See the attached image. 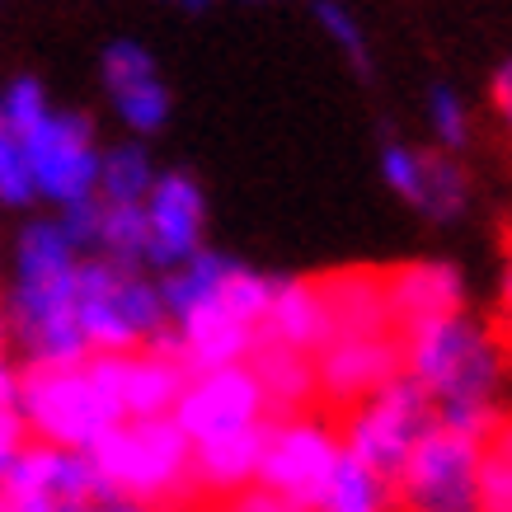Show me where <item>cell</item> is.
<instances>
[{
    "label": "cell",
    "instance_id": "6da1fadb",
    "mask_svg": "<svg viewBox=\"0 0 512 512\" xmlns=\"http://www.w3.org/2000/svg\"><path fill=\"white\" fill-rule=\"evenodd\" d=\"M76 273H80V249L66 240L57 221H29L19 231L10 329L24 343L29 367L90 357L85 334L76 325Z\"/></svg>",
    "mask_w": 512,
    "mask_h": 512
},
{
    "label": "cell",
    "instance_id": "7a4b0ae2",
    "mask_svg": "<svg viewBox=\"0 0 512 512\" xmlns=\"http://www.w3.org/2000/svg\"><path fill=\"white\" fill-rule=\"evenodd\" d=\"M19 414L33 442L90 451L99 437L123 423L118 400V353H90L80 362L29 367L19 376Z\"/></svg>",
    "mask_w": 512,
    "mask_h": 512
},
{
    "label": "cell",
    "instance_id": "3957f363",
    "mask_svg": "<svg viewBox=\"0 0 512 512\" xmlns=\"http://www.w3.org/2000/svg\"><path fill=\"white\" fill-rule=\"evenodd\" d=\"M85 456L104 498L151 512L193 503V442L174 419H123Z\"/></svg>",
    "mask_w": 512,
    "mask_h": 512
},
{
    "label": "cell",
    "instance_id": "277c9868",
    "mask_svg": "<svg viewBox=\"0 0 512 512\" xmlns=\"http://www.w3.org/2000/svg\"><path fill=\"white\" fill-rule=\"evenodd\" d=\"M404 376L433 400V414L461 404H498L503 348L461 311L404 334Z\"/></svg>",
    "mask_w": 512,
    "mask_h": 512
},
{
    "label": "cell",
    "instance_id": "5b68a950",
    "mask_svg": "<svg viewBox=\"0 0 512 512\" xmlns=\"http://www.w3.org/2000/svg\"><path fill=\"white\" fill-rule=\"evenodd\" d=\"M76 325L90 353H132L170 329L160 282L109 259H80L76 273Z\"/></svg>",
    "mask_w": 512,
    "mask_h": 512
},
{
    "label": "cell",
    "instance_id": "8992f818",
    "mask_svg": "<svg viewBox=\"0 0 512 512\" xmlns=\"http://www.w3.org/2000/svg\"><path fill=\"white\" fill-rule=\"evenodd\" d=\"M343 456V437L334 423L315 414H287L268 419L264 456H259V489L282 498L296 512H315L329 475Z\"/></svg>",
    "mask_w": 512,
    "mask_h": 512
},
{
    "label": "cell",
    "instance_id": "52a82bcc",
    "mask_svg": "<svg viewBox=\"0 0 512 512\" xmlns=\"http://www.w3.org/2000/svg\"><path fill=\"white\" fill-rule=\"evenodd\" d=\"M433 428V400L423 395L409 376H395L390 386H381L376 395L357 400L343 409V451L357 456L362 466H372L376 475L395 480L400 466L409 461V451L423 433Z\"/></svg>",
    "mask_w": 512,
    "mask_h": 512
},
{
    "label": "cell",
    "instance_id": "ba28073f",
    "mask_svg": "<svg viewBox=\"0 0 512 512\" xmlns=\"http://www.w3.org/2000/svg\"><path fill=\"white\" fill-rule=\"evenodd\" d=\"M480 451L484 442L451 433L433 419V428L414 442L400 475L390 480L395 512H480V498H475Z\"/></svg>",
    "mask_w": 512,
    "mask_h": 512
},
{
    "label": "cell",
    "instance_id": "9c48e42d",
    "mask_svg": "<svg viewBox=\"0 0 512 512\" xmlns=\"http://www.w3.org/2000/svg\"><path fill=\"white\" fill-rule=\"evenodd\" d=\"M24 146V165L33 179V198H47L57 207L85 202L99 193V141H94V123L85 113H47L29 137H19Z\"/></svg>",
    "mask_w": 512,
    "mask_h": 512
},
{
    "label": "cell",
    "instance_id": "30bf717a",
    "mask_svg": "<svg viewBox=\"0 0 512 512\" xmlns=\"http://www.w3.org/2000/svg\"><path fill=\"white\" fill-rule=\"evenodd\" d=\"M174 423L188 442H207L221 433H240V428H259L268 423L264 390L249 372V362L217 367V372H193L184 395L174 404Z\"/></svg>",
    "mask_w": 512,
    "mask_h": 512
},
{
    "label": "cell",
    "instance_id": "8fae6325",
    "mask_svg": "<svg viewBox=\"0 0 512 512\" xmlns=\"http://www.w3.org/2000/svg\"><path fill=\"white\" fill-rule=\"evenodd\" d=\"M146 264L170 273L188 264L202 249V226H207V198L193 174L170 170L156 174V184L146 193Z\"/></svg>",
    "mask_w": 512,
    "mask_h": 512
},
{
    "label": "cell",
    "instance_id": "7c38bea8",
    "mask_svg": "<svg viewBox=\"0 0 512 512\" xmlns=\"http://www.w3.org/2000/svg\"><path fill=\"white\" fill-rule=\"evenodd\" d=\"M404 376V339L400 334H372V339H329L315 353V390L320 400L348 404L367 400L381 386Z\"/></svg>",
    "mask_w": 512,
    "mask_h": 512
},
{
    "label": "cell",
    "instance_id": "4fadbf2b",
    "mask_svg": "<svg viewBox=\"0 0 512 512\" xmlns=\"http://www.w3.org/2000/svg\"><path fill=\"white\" fill-rule=\"evenodd\" d=\"M386 306L390 325L404 339L433 320L466 311V278L447 259H414V264H400L386 273Z\"/></svg>",
    "mask_w": 512,
    "mask_h": 512
},
{
    "label": "cell",
    "instance_id": "5bb4252c",
    "mask_svg": "<svg viewBox=\"0 0 512 512\" xmlns=\"http://www.w3.org/2000/svg\"><path fill=\"white\" fill-rule=\"evenodd\" d=\"M0 489L19 498H52V503H66L76 512H90L94 503H104L90 456L71 447H52V442H29L15 470L0 480Z\"/></svg>",
    "mask_w": 512,
    "mask_h": 512
},
{
    "label": "cell",
    "instance_id": "9a60e30c",
    "mask_svg": "<svg viewBox=\"0 0 512 512\" xmlns=\"http://www.w3.org/2000/svg\"><path fill=\"white\" fill-rule=\"evenodd\" d=\"M188 386V367L174 353V334L165 329L146 348L118 353V400L123 419H170Z\"/></svg>",
    "mask_w": 512,
    "mask_h": 512
},
{
    "label": "cell",
    "instance_id": "2e32d148",
    "mask_svg": "<svg viewBox=\"0 0 512 512\" xmlns=\"http://www.w3.org/2000/svg\"><path fill=\"white\" fill-rule=\"evenodd\" d=\"M264 428L268 423L193 442V503H231L235 494L259 484Z\"/></svg>",
    "mask_w": 512,
    "mask_h": 512
},
{
    "label": "cell",
    "instance_id": "e0dca14e",
    "mask_svg": "<svg viewBox=\"0 0 512 512\" xmlns=\"http://www.w3.org/2000/svg\"><path fill=\"white\" fill-rule=\"evenodd\" d=\"M320 292H325V311H329V339L395 334V325H390V306H386V273L343 268V273L320 278Z\"/></svg>",
    "mask_w": 512,
    "mask_h": 512
},
{
    "label": "cell",
    "instance_id": "ac0fdd59",
    "mask_svg": "<svg viewBox=\"0 0 512 512\" xmlns=\"http://www.w3.org/2000/svg\"><path fill=\"white\" fill-rule=\"evenodd\" d=\"M259 339L296 348V353H320L329 339V311L320 278H278L273 282V301L259 325Z\"/></svg>",
    "mask_w": 512,
    "mask_h": 512
},
{
    "label": "cell",
    "instance_id": "d6986e66",
    "mask_svg": "<svg viewBox=\"0 0 512 512\" xmlns=\"http://www.w3.org/2000/svg\"><path fill=\"white\" fill-rule=\"evenodd\" d=\"M249 372L264 390L268 419H287V414H311V404L320 400L315 390V357L282 348V343L259 339L249 353Z\"/></svg>",
    "mask_w": 512,
    "mask_h": 512
},
{
    "label": "cell",
    "instance_id": "ffe728a7",
    "mask_svg": "<svg viewBox=\"0 0 512 512\" xmlns=\"http://www.w3.org/2000/svg\"><path fill=\"white\" fill-rule=\"evenodd\" d=\"M315 512H395V489L386 475H376L372 466H362L357 456L343 451Z\"/></svg>",
    "mask_w": 512,
    "mask_h": 512
},
{
    "label": "cell",
    "instance_id": "44dd1931",
    "mask_svg": "<svg viewBox=\"0 0 512 512\" xmlns=\"http://www.w3.org/2000/svg\"><path fill=\"white\" fill-rule=\"evenodd\" d=\"M226 268H231V259L226 254H212V249H198L188 264L170 268L165 278H160V301H165V315H170V325L179 320V315L198 311V306H207L212 296L221 292V278H226Z\"/></svg>",
    "mask_w": 512,
    "mask_h": 512
},
{
    "label": "cell",
    "instance_id": "7402d4cb",
    "mask_svg": "<svg viewBox=\"0 0 512 512\" xmlns=\"http://www.w3.org/2000/svg\"><path fill=\"white\" fill-rule=\"evenodd\" d=\"M99 259L123 268L146 264V207L141 202H99Z\"/></svg>",
    "mask_w": 512,
    "mask_h": 512
},
{
    "label": "cell",
    "instance_id": "603a6c76",
    "mask_svg": "<svg viewBox=\"0 0 512 512\" xmlns=\"http://www.w3.org/2000/svg\"><path fill=\"white\" fill-rule=\"evenodd\" d=\"M151 184H156V165L137 141L99 156V193H94L99 202H146Z\"/></svg>",
    "mask_w": 512,
    "mask_h": 512
},
{
    "label": "cell",
    "instance_id": "cb8c5ba5",
    "mask_svg": "<svg viewBox=\"0 0 512 512\" xmlns=\"http://www.w3.org/2000/svg\"><path fill=\"white\" fill-rule=\"evenodd\" d=\"M470 202V179L466 170L447 156V151H423V188H419V207L423 217L433 221H456Z\"/></svg>",
    "mask_w": 512,
    "mask_h": 512
},
{
    "label": "cell",
    "instance_id": "d4e9b609",
    "mask_svg": "<svg viewBox=\"0 0 512 512\" xmlns=\"http://www.w3.org/2000/svg\"><path fill=\"white\" fill-rule=\"evenodd\" d=\"M480 512H512V414H503L494 437L480 451V480H475Z\"/></svg>",
    "mask_w": 512,
    "mask_h": 512
},
{
    "label": "cell",
    "instance_id": "484cf974",
    "mask_svg": "<svg viewBox=\"0 0 512 512\" xmlns=\"http://www.w3.org/2000/svg\"><path fill=\"white\" fill-rule=\"evenodd\" d=\"M113 109L137 137H151L170 123V90L160 85V76L141 80V85H127V90H113Z\"/></svg>",
    "mask_w": 512,
    "mask_h": 512
},
{
    "label": "cell",
    "instance_id": "4316f807",
    "mask_svg": "<svg viewBox=\"0 0 512 512\" xmlns=\"http://www.w3.org/2000/svg\"><path fill=\"white\" fill-rule=\"evenodd\" d=\"M47 113H52V104H47V90L38 85L33 76H19L5 85V94H0V127L10 132V137H29L33 127L43 123Z\"/></svg>",
    "mask_w": 512,
    "mask_h": 512
},
{
    "label": "cell",
    "instance_id": "83f0119b",
    "mask_svg": "<svg viewBox=\"0 0 512 512\" xmlns=\"http://www.w3.org/2000/svg\"><path fill=\"white\" fill-rule=\"evenodd\" d=\"M428 123H433V137L442 151H461L470 141V109L451 85H433L428 90Z\"/></svg>",
    "mask_w": 512,
    "mask_h": 512
},
{
    "label": "cell",
    "instance_id": "f1b7e54d",
    "mask_svg": "<svg viewBox=\"0 0 512 512\" xmlns=\"http://www.w3.org/2000/svg\"><path fill=\"white\" fill-rule=\"evenodd\" d=\"M315 24L329 33V43L348 52V62H353L362 76L372 71V52H367V38H362V29H357L353 10H343L339 0H315Z\"/></svg>",
    "mask_w": 512,
    "mask_h": 512
},
{
    "label": "cell",
    "instance_id": "f546056e",
    "mask_svg": "<svg viewBox=\"0 0 512 512\" xmlns=\"http://www.w3.org/2000/svg\"><path fill=\"white\" fill-rule=\"evenodd\" d=\"M156 76V57L146 52L132 38H118V43L104 47V85L113 90H127V85H141V80Z\"/></svg>",
    "mask_w": 512,
    "mask_h": 512
},
{
    "label": "cell",
    "instance_id": "4dcf8cb0",
    "mask_svg": "<svg viewBox=\"0 0 512 512\" xmlns=\"http://www.w3.org/2000/svg\"><path fill=\"white\" fill-rule=\"evenodd\" d=\"M381 179L386 188H395L409 207L419 202V188H423V151L404 146V141H386L381 146Z\"/></svg>",
    "mask_w": 512,
    "mask_h": 512
},
{
    "label": "cell",
    "instance_id": "1f68e13d",
    "mask_svg": "<svg viewBox=\"0 0 512 512\" xmlns=\"http://www.w3.org/2000/svg\"><path fill=\"white\" fill-rule=\"evenodd\" d=\"M29 198H33V179H29V165H24V146L0 127V202L19 207Z\"/></svg>",
    "mask_w": 512,
    "mask_h": 512
},
{
    "label": "cell",
    "instance_id": "d6a6232c",
    "mask_svg": "<svg viewBox=\"0 0 512 512\" xmlns=\"http://www.w3.org/2000/svg\"><path fill=\"white\" fill-rule=\"evenodd\" d=\"M66 231V240L85 254V249H94V235H99V198H85V202H71V207H62V221H57Z\"/></svg>",
    "mask_w": 512,
    "mask_h": 512
},
{
    "label": "cell",
    "instance_id": "836d02e7",
    "mask_svg": "<svg viewBox=\"0 0 512 512\" xmlns=\"http://www.w3.org/2000/svg\"><path fill=\"white\" fill-rule=\"evenodd\" d=\"M29 442H33V433H29V423H24V414H19V409H5V414H0V480L15 470V461L24 456Z\"/></svg>",
    "mask_w": 512,
    "mask_h": 512
},
{
    "label": "cell",
    "instance_id": "e575fe53",
    "mask_svg": "<svg viewBox=\"0 0 512 512\" xmlns=\"http://www.w3.org/2000/svg\"><path fill=\"white\" fill-rule=\"evenodd\" d=\"M221 512H296V508H287L282 498L264 494V489L254 484V489H245V494H235L231 503H221Z\"/></svg>",
    "mask_w": 512,
    "mask_h": 512
},
{
    "label": "cell",
    "instance_id": "d590c367",
    "mask_svg": "<svg viewBox=\"0 0 512 512\" xmlns=\"http://www.w3.org/2000/svg\"><path fill=\"white\" fill-rule=\"evenodd\" d=\"M494 109H498V118H503V127L512 132V57L494 71Z\"/></svg>",
    "mask_w": 512,
    "mask_h": 512
},
{
    "label": "cell",
    "instance_id": "8d00e7d4",
    "mask_svg": "<svg viewBox=\"0 0 512 512\" xmlns=\"http://www.w3.org/2000/svg\"><path fill=\"white\" fill-rule=\"evenodd\" d=\"M0 512H76V508L52 503V498H19V494H5V489H0Z\"/></svg>",
    "mask_w": 512,
    "mask_h": 512
},
{
    "label": "cell",
    "instance_id": "74e56055",
    "mask_svg": "<svg viewBox=\"0 0 512 512\" xmlns=\"http://www.w3.org/2000/svg\"><path fill=\"white\" fill-rule=\"evenodd\" d=\"M5 409H19V376L0 362V414H5Z\"/></svg>",
    "mask_w": 512,
    "mask_h": 512
},
{
    "label": "cell",
    "instance_id": "f35d334b",
    "mask_svg": "<svg viewBox=\"0 0 512 512\" xmlns=\"http://www.w3.org/2000/svg\"><path fill=\"white\" fill-rule=\"evenodd\" d=\"M503 311L512 320V249H508V268H503Z\"/></svg>",
    "mask_w": 512,
    "mask_h": 512
},
{
    "label": "cell",
    "instance_id": "ab89813d",
    "mask_svg": "<svg viewBox=\"0 0 512 512\" xmlns=\"http://www.w3.org/2000/svg\"><path fill=\"white\" fill-rule=\"evenodd\" d=\"M0 362H5V320H0Z\"/></svg>",
    "mask_w": 512,
    "mask_h": 512
},
{
    "label": "cell",
    "instance_id": "60d3db41",
    "mask_svg": "<svg viewBox=\"0 0 512 512\" xmlns=\"http://www.w3.org/2000/svg\"><path fill=\"white\" fill-rule=\"evenodd\" d=\"M137 512H151V508H137Z\"/></svg>",
    "mask_w": 512,
    "mask_h": 512
}]
</instances>
